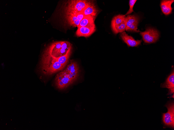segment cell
I'll return each instance as SVG.
<instances>
[{
  "instance_id": "1",
  "label": "cell",
  "mask_w": 174,
  "mask_h": 130,
  "mask_svg": "<svg viewBox=\"0 0 174 130\" xmlns=\"http://www.w3.org/2000/svg\"><path fill=\"white\" fill-rule=\"evenodd\" d=\"M72 47L69 49L65 55L55 58L43 53L40 63V68L42 73L46 75H51L63 70L69 61Z\"/></svg>"
},
{
  "instance_id": "2",
  "label": "cell",
  "mask_w": 174,
  "mask_h": 130,
  "mask_svg": "<svg viewBox=\"0 0 174 130\" xmlns=\"http://www.w3.org/2000/svg\"><path fill=\"white\" fill-rule=\"evenodd\" d=\"M71 47V44L68 41L56 42L49 45L44 53L54 58H58L65 55Z\"/></svg>"
},
{
  "instance_id": "3",
  "label": "cell",
  "mask_w": 174,
  "mask_h": 130,
  "mask_svg": "<svg viewBox=\"0 0 174 130\" xmlns=\"http://www.w3.org/2000/svg\"><path fill=\"white\" fill-rule=\"evenodd\" d=\"M91 1L73 0L69 1L65 7V14L77 13L82 12Z\"/></svg>"
},
{
  "instance_id": "4",
  "label": "cell",
  "mask_w": 174,
  "mask_h": 130,
  "mask_svg": "<svg viewBox=\"0 0 174 130\" xmlns=\"http://www.w3.org/2000/svg\"><path fill=\"white\" fill-rule=\"evenodd\" d=\"M167 112L163 114L162 120L165 126L174 128V104L173 101L169 102L165 105Z\"/></svg>"
},
{
  "instance_id": "5",
  "label": "cell",
  "mask_w": 174,
  "mask_h": 130,
  "mask_svg": "<svg viewBox=\"0 0 174 130\" xmlns=\"http://www.w3.org/2000/svg\"><path fill=\"white\" fill-rule=\"evenodd\" d=\"M140 34L144 42L147 43L155 42L158 39L159 36L158 30L151 28H147L145 31L141 32Z\"/></svg>"
},
{
  "instance_id": "6",
  "label": "cell",
  "mask_w": 174,
  "mask_h": 130,
  "mask_svg": "<svg viewBox=\"0 0 174 130\" xmlns=\"http://www.w3.org/2000/svg\"><path fill=\"white\" fill-rule=\"evenodd\" d=\"M127 31L138 32H140L138 28L139 21V17L135 15H128L126 17Z\"/></svg>"
},
{
  "instance_id": "7",
  "label": "cell",
  "mask_w": 174,
  "mask_h": 130,
  "mask_svg": "<svg viewBox=\"0 0 174 130\" xmlns=\"http://www.w3.org/2000/svg\"><path fill=\"white\" fill-rule=\"evenodd\" d=\"M96 31L95 24L85 27L78 28L76 32V35L79 37H88L91 36Z\"/></svg>"
},
{
  "instance_id": "8",
  "label": "cell",
  "mask_w": 174,
  "mask_h": 130,
  "mask_svg": "<svg viewBox=\"0 0 174 130\" xmlns=\"http://www.w3.org/2000/svg\"><path fill=\"white\" fill-rule=\"evenodd\" d=\"M120 36L123 41L129 46L136 47L140 45L142 40H136L131 36H129L124 31L120 34Z\"/></svg>"
},
{
  "instance_id": "9",
  "label": "cell",
  "mask_w": 174,
  "mask_h": 130,
  "mask_svg": "<svg viewBox=\"0 0 174 130\" xmlns=\"http://www.w3.org/2000/svg\"><path fill=\"white\" fill-rule=\"evenodd\" d=\"M161 87L166 88L169 89L167 95L172 94L174 92V71L168 76L165 82L161 84Z\"/></svg>"
},
{
  "instance_id": "10",
  "label": "cell",
  "mask_w": 174,
  "mask_h": 130,
  "mask_svg": "<svg viewBox=\"0 0 174 130\" xmlns=\"http://www.w3.org/2000/svg\"><path fill=\"white\" fill-rule=\"evenodd\" d=\"M64 76L61 80L55 82L57 87L60 90H63L69 86L73 84L76 81L69 78L64 71Z\"/></svg>"
},
{
  "instance_id": "11",
  "label": "cell",
  "mask_w": 174,
  "mask_h": 130,
  "mask_svg": "<svg viewBox=\"0 0 174 130\" xmlns=\"http://www.w3.org/2000/svg\"><path fill=\"white\" fill-rule=\"evenodd\" d=\"M70 63L68 64L64 71L72 73L75 77L78 78L79 76V67L77 62L72 60H70Z\"/></svg>"
},
{
  "instance_id": "12",
  "label": "cell",
  "mask_w": 174,
  "mask_h": 130,
  "mask_svg": "<svg viewBox=\"0 0 174 130\" xmlns=\"http://www.w3.org/2000/svg\"><path fill=\"white\" fill-rule=\"evenodd\" d=\"M98 10L93 1H91L90 3L82 12L85 15H91L96 17Z\"/></svg>"
},
{
  "instance_id": "13",
  "label": "cell",
  "mask_w": 174,
  "mask_h": 130,
  "mask_svg": "<svg viewBox=\"0 0 174 130\" xmlns=\"http://www.w3.org/2000/svg\"><path fill=\"white\" fill-rule=\"evenodd\" d=\"M174 2L173 0L161 1L160 4L162 12L165 15H168L172 12L173 8L171 5Z\"/></svg>"
},
{
  "instance_id": "14",
  "label": "cell",
  "mask_w": 174,
  "mask_h": 130,
  "mask_svg": "<svg viewBox=\"0 0 174 130\" xmlns=\"http://www.w3.org/2000/svg\"><path fill=\"white\" fill-rule=\"evenodd\" d=\"M77 13L66 14L65 18L70 26L78 27L80 21L78 19Z\"/></svg>"
},
{
  "instance_id": "15",
  "label": "cell",
  "mask_w": 174,
  "mask_h": 130,
  "mask_svg": "<svg viewBox=\"0 0 174 130\" xmlns=\"http://www.w3.org/2000/svg\"><path fill=\"white\" fill-rule=\"evenodd\" d=\"M95 18V16L91 15L84 16L77 28L87 26L95 24L94 22Z\"/></svg>"
},
{
  "instance_id": "16",
  "label": "cell",
  "mask_w": 174,
  "mask_h": 130,
  "mask_svg": "<svg viewBox=\"0 0 174 130\" xmlns=\"http://www.w3.org/2000/svg\"><path fill=\"white\" fill-rule=\"evenodd\" d=\"M126 17L125 15H119L114 16L111 20V28L122 24L125 20Z\"/></svg>"
},
{
  "instance_id": "17",
  "label": "cell",
  "mask_w": 174,
  "mask_h": 130,
  "mask_svg": "<svg viewBox=\"0 0 174 130\" xmlns=\"http://www.w3.org/2000/svg\"><path fill=\"white\" fill-rule=\"evenodd\" d=\"M126 19L122 24L111 28L112 29L115 34L119 33H122L126 30Z\"/></svg>"
},
{
  "instance_id": "18",
  "label": "cell",
  "mask_w": 174,
  "mask_h": 130,
  "mask_svg": "<svg viewBox=\"0 0 174 130\" xmlns=\"http://www.w3.org/2000/svg\"><path fill=\"white\" fill-rule=\"evenodd\" d=\"M136 1L137 0H130L129 1V9L128 11L125 15V16L131 14L134 11L133 9V7Z\"/></svg>"
}]
</instances>
